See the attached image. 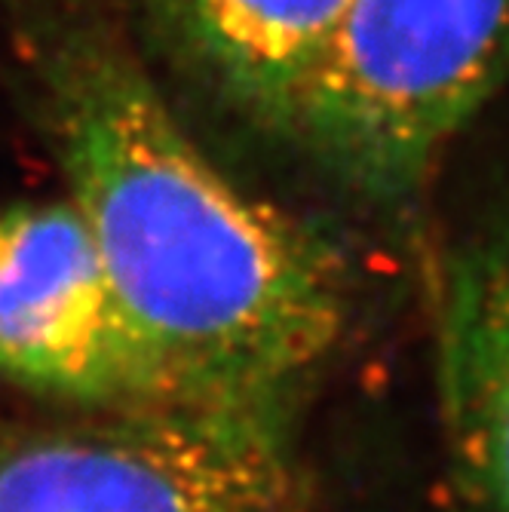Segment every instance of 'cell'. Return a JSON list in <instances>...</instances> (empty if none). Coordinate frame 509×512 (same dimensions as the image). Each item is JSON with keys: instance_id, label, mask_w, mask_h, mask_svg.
Returning a JSON list of instances; mask_svg holds the SVG:
<instances>
[{"instance_id": "cell-4", "label": "cell", "mask_w": 509, "mask_h": 512, "mask_svg": "<svg viewBox=\"0 0 509 512\" xmlns=\"http://www.w3.org/2000/svg\"><path fill=\"white\" fill-rule=\"evenodd\" d=\"M0 378L80 411L191 405L68 197L0 212Z\"/></svg>"}, {"instance_id": "cell-3", "label": "cell", "mask_w": 509, "mask_h": 512, "mask_svg": "<svg viewBox=\"0 0 509 512\" xmlns=\"http://www.w3.org/2000/svg\"><path fill=\"white\" fill-rule=\"evenodd\" d=\"M292 424L194 405L0 417V512H304Z\"/></svg>"}, {"instance_id": "cell-6", "label": "cell", "mask_w": 509, "mask_h": 512, "mask_svg": "<svg viewBox=\"0 0 509 512\" xmlns=\"http://www.w3.org/2000/svg\"><path fill=\"white\" fill-rule=\"evenodd\" d=\"M172 50L234 114L283 132L350 0H154Z\"/></svg>"}, {"instance_id": "cell-2", "label": "cell", "mask_w": 509, "mask_h": 512, "mask_svg": "<svg viewBox=\"0 0 509 512\" xmlns=\"http://www.w3.org/2000/svg\"><path fill=\"white\" fill-rule=\"evenodd\" d=\"M509 68V0H350L286 138L347 191L408 200Z\"/></svg>"}, {"instance_id": "cell-1", "label": "cell", "mask_w": 509, "mask_h": 512, "mask_svg": "<svg viewBox=\"0 0 509 512\" xmlns=\"http://www.w3.org/2000/svg\"><path fill=\"white\" fill-rule=\"evenodd\" d=\"M40 86L68 200L181 396L295 421L347 332L341 252L240 191L111 37L53 40Z\"/></svg>"}, {"instance_id": "cell-5", "label": "cell", "mask_w": 509, "mask_h": 512, "mask_svg": "<svg viewBox=\"0 0 509 512\" xmlns=\"http://www.w3.org/2000/svg\"><path fill=\"white\" fill-rule=\"evenodd\" d=\"M436 393L460 500L509 512V203L442 261Z\"/></svg>"}]
</instances>
